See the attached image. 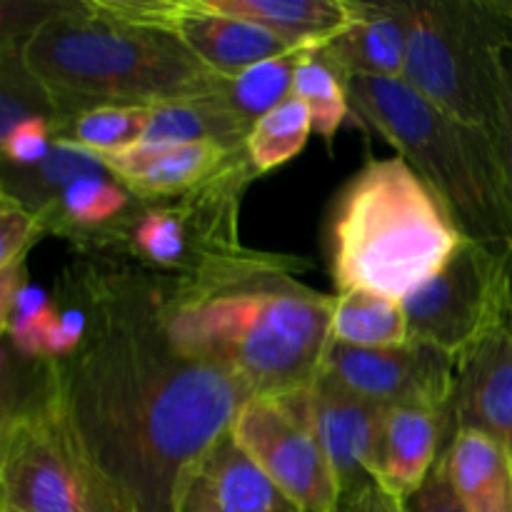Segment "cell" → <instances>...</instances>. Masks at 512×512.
<instances>
[{"instance_id":"19","label":"cell","mask_w":512,"mask_h":512,"mask_svg":"<svg viewBox=\"0 0 512 512\" xmlns=\"http://www.w3.org/2000/svg\"><path fill=\"white\" fill-rule=\"evenodd\" d=\"M208 8L250 20L288 40L293 48L315 53L353 23V0H203Z\"/></svg>"},{"instance_id":"15","label":"cell","mask_w":512,"mask_h":512,"mask_svg":"<svg viewBox=\"0 0 512 512\" xmlns=\"http://www.w3.org/2000/svg\"><path fill=\"white\" fill-rule=\"evenodd\" d=\"M180 512H303L228 433L185 483Z\"/></svg>"},{"instance_id":"8","label":"cell","mask_w":512,"mask_h":512,"mask_svg":"<svg viewBox=\"0 0 512 512\" xmlns=\"http://www.w3.org/2000/svg\"><path fill=\"white\" fill-rule=\"evenodd\" d=\"M0 512H133L48 403L40 375L33 398L3 410Z\"/></svg>"},{"instance_id":"35","label":"cell","mask_w":512,"mask_h":512,"mask_svg":"<svg viewBox=\"0 0 512 512\" xmlns=\"http://www.w3.org/2000/svg\"><path fill=\"white\" fill-rule=\"evenodd\" d=\"M500 10H503L505 20H508V25L512 30V0H500Z\"/></svg>"},{"instance_id":"2","label":"cell","mask_w":512,"mask_h":512,"mask_svg":"<svg viewBox=\"0 0 512 512\" xmlns=\"http://www.w3.org/2000/svg\"><path fill=\"white\" fill-rule=\"evenodd\" d=\"M288 260L243 250L193 280L155 285L175 338L253 395L308 388L333 340V298L293 280Z\"/></svg>"},{"instance_id":"13","label":"cell","mask_w":512,"mask_h":512,"mask_svg":"<svg viewBox=\"0 0 512 512\" xmlns=\"http://www.w3.org/2000/svg\"><path fill=\"white\" fill-rule=\"evenodd\" d=\"M445 415V445L460 430L498 440L512 458V318L458 355Z\"/></svg>"},{"instance_id":"24","label":"cell","mask_w":512,"mask_h":512,"mask_svg":"<svg viewBox=\"0 0 512 512\" xmlns=\"http://www.w3.org/2000/svg\"><path fill=\"white\" fill-rule=\"evenodd\" d=\"M335 343L353 348H385L408 340L403 303L373 290H348L333 298Z\"/></svg>"},{"instance_id":"6","label":"cell","mask_w":512,"mask_h":512,"mask_svg":"<svg viewBox=\"0 0 512 512\" xmlns=\"http://www.w3.org/2000/svg\"><path fill=\"white\" fill-rule=\"evenodd\" d=\"M255 175L243 153L193 190L165 198L133 195L118 218L78 245L125 260L155 285L193 280L248 250L240 245L238 213Z\"/></svg>"},{"instance_id":"1","label":"cell","mask_w":512,"mask_h":512,"mask_svg":"<svg viewBox=\"0 0 512 512\" xmlns=\"http://www.w3.org/2000/svg\"><path fill=\"white\" fill-rule=\"evenodd\" d=\"M88 333L40 360V390L133 512H180L185 483L253 398L230 370L185 348L143 278H85Z\"/></svg>"},{"instance_id":"29","label":"cell","mask_w":512,"mask_h":512,"mask_svg":"<svg viewBox=\"0 0 512 512\" xmlns=\"http://www.w3.org/2000/svg\"><path fill=\"white\" fill-rule=\"evenodd\" d=\"M35 118L55 125L60 113L43 83L25 68L18 50L3 48L0 50V135Z\"/></svg>"},{"instance_id":"14","label":"cell","mask_w":512,"mask_h":512,"mask_svg":"<svg viewBox=\"0 0 512 512\" xmlns=\"http://www.w3.org/2000/svg\"><path fill=\"white\" fill-rule=\"evenodd\" d=\"M163 18L190 53L220 78H238L253 65L298 53L263 25L218 13L203 0H163Z\"/></svg>"},{"instance_id":"27","label":"cell","mask_w":512,"mask_h":512,"mask_svg":"<svg viewBox=\"0 0 512 512\" xmlns=\"http://www.w3.org/2000/svg\"><path fill=\"white\" fill-rule=\"evenodd\" d=\"M310 133H313V123H310L308 108L303 100L290 95L250 130L248 145H245L250 163L258 173H268L293 160L305 148Z\"/></svg>"},{"instance_id":"11","label":"cell","mask_w":512,"mask_h":512,"mask_svg":"<svg viewBox=\"0 0 512 512\" xmlns=\"http://www.w3.org/2000/svg\"><path fill=\"white\" fill-rule=\"evenodd\" d=\"M320 370L383 410L443 413L453 395L458 355L410 338L385 348H353L330 340Z\"/></svg>"},{"instance_id":"5","label":"cell","mask_w":512,"mask_h":512,"mask_svg":"<svg viewBox=\"0 0 512 512\" xmlns=\"http://www.w3.org/2000/svg\"><path fill=\"white\" fill-rule=\"evenodd\" d=\"M423 180L400 158L370 160L335 198L328 218V268L338 293L373 290L403 300L460 243Z\"/></svg>"},{"instance_id":"23","label":"cell","mask_w":512,"mask_h":512,"mask_svg":"<svg viewBox=\"0 0 512 512\" xmlns=\"http://www.w3.org/2000/svg\"><path fill=\"white\" fill-rule=\"evenodd\" d=\"M133 203V193L113 175H90L75 180L53 205L38 213L43 233L63 235L80 243L108 225Z\"/></svg>"},{"instance_id":"21","label":"cell","mask_w":512,"mask_h":512,"mask_svg":"<svg viewBox=\"0 0 512 512\" xmlns=\"http://www.w3.org/2000/svg\"><path fill=\"white\" fill-rule=\"evenodd\" d=\"M218 90L150 108L143 143H215L228 150H248L250 133L225 108Z\"/></svg>"},{"instance_id":"31","label":"cell","mask_w":512,"mask_h":512,"mask_svg":"<svg viewBox=\"0 0 512 512\" xmlns=\"http://www.w3.org/2000/svg\"><path fill=\"white\" fill-rule=\"evenodd\" d=\"M55 145L53 125L48 120H25V123L15 125L13 130L0 135V148H3V163L20 165H38L50 148Z\"/></svg>"},{"instance_id":"20","label":"cell","mask_w":512,"mask_h":512,"mask_svg":"<svg viewBox=\"0 0 512 512\" xmlns=\"http://www.w3.org/2000/svg\"><path fill=\"white\" fill-rule=\"evenodd\" d=\"M440 458L465 510L512 512V458L498 440L460 430Z\"/></svg>"},{"instance_id":"34","label":"cell","mask_w":512,"mask_h":512,"mask_svg":"<svg viewBox=\"0 0 512 512\" xmlns=\"http://www.w3.org/2000/svg\"><path fill=\"white\" fill-rule=\"evenodd\" d=\"M338 512H403V505L390 498L388 493H383L378 485H373V488H365L343 498Z\"/></svg>"},{"instance_id":"10","label":"cell","mask_w":512,"mask_h":512,"mask_svg":"<svg viewBox=\"0 0 512 512\" xmlns=\"http://www.w3.org/2000/svg\"><path fill=\"white\" fill-rule=\"evenodd\" d=\"M235 443L303 512H338L343 490L328 455L285 398L253 395L230 423Z\"/></svg>"},{"instance_id":"4","label":"cell","mask_w":512,"mask_h":512,"mask_svg":"<svg viewBox=\"0 0 512 512\" xmlns=\"http://www.w3.org/2000/svg\"><path fill=\"white\" fill-rule=\"evenodd\" d=\"M350 110L433 193L460 238L512 250V190L490 130L463 123L403 78H348Z\"/></svg>"},{"instance_id":"32","label":"cell","mask_w":512,"mask_h":512,"mask_svg":"<svg viewBox=\"0 0 512 512\" xmlns=\"http://www.w3.org/2000/svg\"><path fill=\"white\" fill-rule=\"evenodd\" d=\"M400 505H403V512H468L450 485L443 458L435 463L425 483Z\"/></svg>"},{"instance_id":"9","label":"cell","mask_w":512,"mask_h":512,"mask_svg":"<svg viewBox=\"0 0 512 512\" xmlns=\"http://www.w3.org/2000/svg\"><path fill=\"white\" fill-rule=\"evenodd\" d=\"M400 303L410 340L460 355L512 318V250L463 238L450 258Z\"/></svg>"},{"instance_id":"28","label":"cell","mask_w":512,"mask_h":512,"mask_svg":"<svg viewBox=\"0 0 512 512\" xmlns=\"http://www.w3.org/2000/svg\"><path fill=\"white\" fill-rule=\"evenodd\" d=\"M293 95L303 100L308 108L313 133L323 135L325 140L338 133L340 123L350 110L345 80L315 53H305L300 58L298 68H295Z\"/></svg>"},{"instance_id":"26","label":"cell","mask_w":512,"mask_h":512,"mask_svg":"<svg viewBox=\"0 0 512 512\" xmlns=\"http://www.w3.org/2000/svg\"><path fill=\"white\" fill-rule=\"evenodd\" d=\"M303 55V50H298V53L265 60L220 85V100L248 133L263 115H268L293 95L295 68Z\"/></svg>"},{"instance_id":"22","label":"cell","mask_w":512,"mask_h":512,"mask_svg":"<svg viewBox=\"0 0 512 512\" xmlns=\"http://www.w3.org/2000/svg\"><path fill=\"white\" fill-rule=\"evenodd\" d=\"M90 175H110V170L90 150L55 140L50 153L38 165L20 168V165L3 163L0 185H3V195L38 215L48 205H53L68 185Z\"/></svg>"},{"instance_id":"18","label":"cell","mask_w":512,"mask_h":512,"mask_svg":"<svg viewBox=\"0 0 512 512\" xmlns=\"http://www.w3.org/2000/svg\"><path fill=\"white\" fill-rule=\"evenodd\" d=\"M445 450V415L428 408L385 410L378 453V488L405 503Z\"/></svg>"},{"instance_id":"16","label":"cell","mask_w":512,"mask_h":512,"mask_svg":"<svg viewBox=\"0 0 512 512\" xmlns=\"http://www.w3.org/2000/svg\"><path fill=\"white\" fill-rule=\"evenodd\" d=\"M353 23L315 50L343 80L403 78L410 40L413 3H358L353 0Z\"/></svg>"},{"instance_id":"7","label":"cell","mask_w":512,"mask_h":512,"mask_svg":"<svg viewBox=\"0 0 512 512\" xmlns=\"http://www.w3.org/2000/svg\"><path fill=\"white\" fill-rule=\"evenodd\" d=\"M508 48L500 0H418L403 80L443 113L493 133Z\"/></svg>"},{"instance_id":"17","label":"cell","mask_w":512,"mask_h":512,"mask_svg":"<svg viewBox=\"0 0 512 512\" xmlns=\"http://www.w3.org/2000/svg\"><path fill=\"white\" fill-rule=\"evenodd\" d=\"M243 153L215 143H138L98 158L138 198H165L193 190Z\"/></svg>"},{"instance_id":"12","label":"cell","mask_w":512,"mask_h":512,"mask_svg":"<svg viewBox=\"0 0 512 512\" xmlns=\"http://www.w3.org/2000/svg\"><path fill=\"white\" fill-rule=\"evenodd\" d=\"M305 418L328 455L343 498L378 485V453L385 410L320 370L298 393L283 395Z\"/></svg>"},{"instance_id":"25","label":"cell","mask_w":512,"mask_h":512,"mask_svg":"<svg viewBox=\"0 0 512 512\" xmlns=\"http://www.w3.org/2000/svg\"><path fill=\"white\" fill-rule=\"evenodd\" d=\"M148 120L150 108L100 105V108L80 110L68 118H60L53 125V138L78 145L95 155H108L143 143Z\"/></svg>"},{"instance_id":"30","label":"cell","mask_w":512,"mask_h":512,"mask_svg":"<svg viewBox=\"0 0 512 512\" xmlns=\"http://www.w3.org/2000/svg\"><path fill=\"white\" fill-rule=\"evenodd\" d=\"M43 235L40 218L13 198H0V270L23 265V255Z\"/></svg>"},{"instance_id":"33","label":"cell","mask_w":512,"mask_h":512,"mask_svg":"<svg viewBox=\"0 0 512 512\" xmlns=\"http://www.w3.org/2000/svg\"><path fill=\"white\" fill-rule=\"evenodd\" d=\"M495 143H498L500 160H503L505 175L512 190V48L505 50L503 75H500L498 115H495Z\"/></svg>"},{"instance_id":"3","label":"cell","mask_w":512,"mask_h":512,"mask_svg":"<svg viewBox=\"0 0 512 512\" xmlns=\"http://www.w3.org/2000/svg\"><path fill=\"white\" fill-rule=\"evenodd\" d=\"M60 118L100 105L155 108L223 85L163 20V0L58 5L20 48Z\"/></svg>"}]
</instances>
